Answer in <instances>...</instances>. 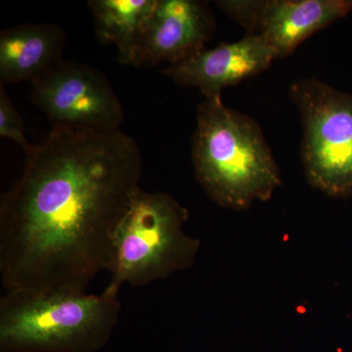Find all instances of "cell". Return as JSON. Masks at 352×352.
I'll use <instances>...</instances> for the list:
<instances>
[{
    "instance_id": "obj_1",
    "label": "cell",
    "mask_w": 352,
    "mask_h": 352,
    "mask_svg": "<svg viewBox=\"0 0 352 352\" xmlns=\"http://www.w3.org/2000/svg\"><path fill=\"white\" fill-rule=\"evenodd\" d=\"M0 199L6 292L82 294L110 270L116 232L140 190L138 143L119 129L52 127Z\"/></svg>"
},
{
    "instance_id": "obj_2",
    "label": "cell",
    "mask_w": 352,
    "mask_h": 352,
    "mask_svg": "<svg viewBox=\"0 0 352 352\" xmlns=\"http://www.w3.org/2000/svg\"><path fill=\"white\" fill-rule=\"evenodd\" d=\"M192 163L210 200L229 210L270 200L283 184L258 122L227 107L221 94L205 97L199 105Z\"/></svg>"
},
{
    "instance_id": "obj_3",
    "label": "cell",
    "mask_w": 352,
    "mask_h": 352,
    "mask_svg": "<svg viewBox=\"0 0 352 352\" xmlns=\"http://www.w3.org/2000/svg\"><path fill=\"white\" fill-rule=\"evenodd\" d=\"M118 295L6 292L0 344L16 351H87L105 342L119 320Z\"/></svg>"
},
{
    "instance_id": "obj_4",
    "label": "cell",
    "mask_w": 352,
    "mask_h": 352,
    "mask_svg": "<svg viewBox=\"0 0 352 352\" xmlns=\"http://www.w3.org/2000/svg\"><path fill=\"white\" fill-rule=\"evenodd\" d=\"M188 219L168 194L139 190L116 232L106 291L119 295L124 284L145 287L191 267L201 241L185 233Z\"/></svg>"
},
{
    "instance_id": "obj_5",
    "label": "cell",
    "mask_w": 352,
    "mask_h": 352,
    "mask_svg": "<svg viewBox=\"0 0 352 352\" xmlns=\"http://www.w3.org/2000/svg\"><path fill=\"white\" fill-rule=\"evenodd\" d=\"M302 124V162L310 186L331 198L352 196V94L317 80L289 87Z\"/></svg>"
},
{
    "instance_id": "obj_6",
    "label": "cell",
    "mask_w": 352,
    "mask_h": 352,
    "mask_svg": "<svg viewBox=\"0 0 352 352\" xmlns=\"http://www.w3.org/2000/svg\"><path fill=\"white\" fill-rule=\"evenodd\" d=\"M32 98L52 127L119 131L124 109L107 76L76 62H62L32 83Z\"/></svg>"
},
{
    "instance_id": "obj_7",
    "label": "cell",
    "mask_w": 352,
    "mask_h": 352,
    "mask_svg": "<svg viewBox=\"0 0 352 352\" xmlns=\"http://www.w3.org/2000/svg\"><path fill=\"white\" fill-rule=\"evenodd\" d=\"M217 6L248 34L261 36L275 60L352 11V0H220Z\"/></svg>"
},
{
    "instance_id": "obj_8",
    "label": "cell",
    "mask_w": 352,
    "mask_h": 352,
    "mask_svg": "<svg viewBox=\"0 0 352 352\" xmlns=\"http://www.w3.org/2000/svg\"><path fill=\"white\" fill-rule=\"evenodd\" d=\"M215 21L198 0H157L139 41L133 67L177 63L203 50L214 36Z\"/></svg>"
},
{
    "instance_id": "obj_9",
    "label": "cell",
    "mask_w": 352,
    "mask_h": 352,
    "mask_svg": "<svg viewBox=\"0 0 352 352\" xmlns=\"http://www.w3.org/2000/svg\"><path fill=\"white\" fill-rule=\"evenodd\" d=\"M274 60L272 50L261 36L247 34L236 43L197 51L161 73L183 87H198L204 97H208L259 75Z\"/></svg>"
},
{
    "instance_id": "obj_10",
    "label": "cell",
    "mask_w": 352,
    "mask_h": 352,
    "mask_svg": "<svg viewBox=\"0 0 352 352\" xmlns=\"http://www.w3.org/2000/svg\"><path fill=\"white\" fill-rule=\"evenodd\" d=\"M66 34L56 25L25 24L0 32V83H34L62 63Z\"/></svg>"
},
{
    "instance_id": "obj_11",
    "label": "cell",
    "mask_w": 352,
    "mask_h": 352,
    "mask_svg": "<svg viewBox=\"0 0 352 352\" xmlns=\"http://www.w3.org/2000/svg\"><path fill=\"white\" fill-rule=\"evenodd\" d=\"M157 0H91L88 6L101 41L113 43L120 63L133 66L136 50Z\"/></svg>"
},
{
    "instance_id": "obj_12",
    "label": "cell",
    "mask_w": 352,
    "mask_h": 352,
    "mask_svg": "<svg viewBox=\"0 0 352 352\" xmlns=\"http://www.w3.org/2000/svg\"><path fill=\"white\" fill-rule=\"evenodd\" d=\"M24 129V122L19 112L7 94L4 85L0 83V136L15 141L25 154L34 145L25 138Z\"/></svg>"
}]
</instances>
